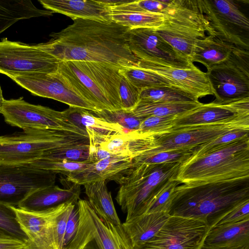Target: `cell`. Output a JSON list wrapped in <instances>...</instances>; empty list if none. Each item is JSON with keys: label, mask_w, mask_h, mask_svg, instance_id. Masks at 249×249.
Here are the masks:
<instances>
[{"label": "cell", "mask_w": 249, "mask_h": 249, "mask_svg": "<svg viewBox=\"0 0 249 249\" xmlns=\"http://www.w3.org/2000/svg\"><path fill=\"white\" fill-rule=\"evenodd\" d=\"M50 40L35 44L60 62L103 63L122 70L137 67L139 61L128 45L129 28L113 21L76 19Z\"/></svg>", "instance_id": "obj_1"}, {"label": "cell", "mask_w": 249, "mask_h": 249, "mask_svg": "<svg viewBox=\"0 0 249 249\" xmlns=\"http://www.w3.org/2000/svg\"><path fill=\"white\" fill-rule=\"evenodd\" d=\"M248 200L249 177L184 183L176 187L168 213L201 220L209 229L233 208Z\"/></svg>", "instance_id": "obj_2"}, {"label": "cell", "mask_w": 249, "mask_h": 249, "mask_svg": "<svg viewBox=\"0 0 249 249\" xmlns=\"http://www.w3.org/2000/svg\"><path fill=\"white\" fill-rule=\"evenodd\" d=\"M249 128V115L228 121L199 125L173 127L154 134L127 133L132 158L160 152L194 148L211 142L230 131Z\"/></svg>", "instance_id": "obj_3"}, {"label": "cell", "mask_w": 249, "mask_h": 249, "mask_svg": "<svg viewBox=\"0 0 249 249\" xmlns=\"http://www.w3.org/2000/svg\"><path fill=\"white\" fill-rule=\"evenodd\" d=\"M122 69L100 62L61 61L57 71L98 110L122 108L119 88Z\"/></svg>", "instance_id": "obj_4"}, {"label": "cell", "mask_w": 249, "mask_h": 249, "mask_svg": "<svg viewBox=\"0 0 249 249\" xmlns=\"http://www.w3.org/2000/svg\"><path fill=\"white\" fill-rule=\"evenodd\" d=\"M249 177V138L180 164L176 179L181 184L225 181Z\"/></svg>", "instance_id": "obj_5"}, {"label": "cell", "mask_w": 249, "mask_h": 249, "mask_svg": "<svg viewBox=\"0 0 249 249\" xmlns=\"http://www.w3.org/2000/svg\"><path fill=\"white\" fill-rule=\"evenodd\" d=\"M86 144H89L88 135L59 130H24L0 136V163L26 165L48 151Z\"/></svg>", "instance_id": "obj_6"}, {"label": "cell", "mask_w": 249, "mask_h": 249, "mask_svg": "<svg viewBox=\"0 0 249 249\" xmlns=\"http://www.w3.org/2000/svg\"><path fill=\"white\" fill-rule=\"evenodd\" d=\"M135 163L120 185L116 200L126 213L125 221L144 214L155 196L176 178L181 163Z\"/></svg>", "instance_id": "obj_7"}, {"label": "cell", "mask_w": 249, "mask_h": 249, "mask_svg": "<svg viewBox=\"0 0 249 249\" xmlns=\"http://www.w3.org/2000/svg\"><path fill=\"white\" fill-rule=\"evenodd\" d=\"M207 28L208 22L198 0H175L165 14L162 25L155 30L179 54L191 62L196 43L206 36Z\"/></svg>", "instance_id": "obj_8"}, {"label": "cell", "mask_w": 249, "mask_h": 249, "mask_svg": "<svg viewBox=\"0 0 249 249\" xmlns=\"http://www.w3.org/2000/svg\"><path fill=\"white\" fill-rule=\"evenodd\" d=\"M78 227L64 249H133L122 223L115 225L98 214L85 199L77 203Z\"/></svg>", "instance_id": "obj_9"}, {"label": "cell", "mask_w": 249, "mask_h": 249, "mask_svg": "<svg viewBox=\"0 0 249 249\" xmlns=\"http://www.w3.org/2000/svg\"><path fill=\"white\" fill-rule=\"evenodd\" d=\"M198 1L208 22L207 35L249 51V19L241 10L242 0Z\"/></svg>", "instance_id": "obj_10"}, {"label": "cell", "mask_w": 249, "mask_h": 249, "mask_svg": "<svg viewBox=\"0 0 249 249\" xmlns=\"http://www.w3.org/2000/svg\"><path fill=\"white\" fill-rule=\"evenodd\" d=\"M0 113L7 124L23 130L53 129L88 135L87 131L76 126L64 111H59L47 107L30 104L22 97L16 99H5Z\"/></svg>", "instance_id": "obj_11"}, {"label": "cell", "mask_w": 249, "mask_h": 249, "mask_svg": "<svg viewBox=\"0 0 249 249\" xmlns=\"http://www.w3.org/2000/svg\"><path fill=\"white\" fill-rule=\"evenodd\" d=\"M60 61L35 44L0 41V73L9 78L57 71Z\"/></svg>", "instance_id": "obj_12"}, {"label": "cell", "mask_w": 249, "mask_h": 249, "mask_svg": "<svg viewBox=\"0 0 249 249\" xmlns=\"http://www.w3.org/2000/svg\"><path fill=\"white\" fill-rule=\"evenodd\" d=\"M215 97L225 102L249 97V52L234 51L222 63L206 72Z\"/></svg>", "instance_id": "obj_13"}, {"label": "cell", "mask_w": 249, "mask_h": 249, "mask_svg": "<svg viewBox=\"0 0 249 249\" xmlns=\"http://www.w3.org/2000/svg\"><path fill=\"white\" fill-rule=\"evenodd\" d=\"M55 174L31 165H0V203L17 207L31 193L55 185Z\"/></svg>", "instance_id": "obj_14"}, {"label": "cell", "mask_w": 249, "mask_h": 249, "mask_svg": "<svg viewBox=\"0 0 249 249\" xmlns=\"http://www.w3.org/2000/svg\"><path fill=\"white\" fill-rule=\"evenodd\" d=\"M208 230L201 220L170 216L152 239L133 249H200Z\"/></svg>", "instance_id": "obj_15"}, {"label": "cell", "mask_w": 249, "mask_h": 249, "mask_svg": "<svg viewBox=\"0 0 249 249\" xmlns=\"http://www.w3.org/2000/svg\"><path fill=\"white\" fill-rule=\"evenodd\" d=\"M11 79L33 95L65 103L71 107L97 112L90 103L81 97L57 71L18 76Z\"/></svg>", "instance_id": "obj_16"}, {"label": "cell", "mask_w": 249, "mask_h": 249, "mask_svg": "<svg viewBox=\"0 0 249 249\" xmlns=\"http://www.w3.org/2000/svg\"><path fill=\"white\" fill-rule=\"evenodd\" d=\"M127 38L130 51L139 60L184 68L195 66L159 36L154 29H129Z\"/></svg>", "instance_id": "obj_17"}, {"label": "cell", "mask_w": 249, "mask_h": 249, "mask_svg": "<svg viewBox=\"0 0 249 249\" xmlns=\"http://www.w3.org/2000/svg\"><path fill=\"white\" fill-rule=\"evenodd\" d=\"M137 67L157 75L165 80L170 87L191 95L196 99L213 95L207 73L195 66L184 68L139 60Z\"/></svg>", "instance_id": "obj_18"}, {"label": "cell", "mask_w": 249, "mask_h": 249, "mask_svg": "<svg viewBox=\"0 0 249 249\" xmlns=\"http://www.w3.org/2000/svg\"><path fill=\"white\" fill-rule=\"evenodd\" d=\"M70 203L41 212H30L14 207L17 220L28 237L24 249H57L54 235L55 222Z\"/></svg>", "instance_id": "obj_19"}, {"label": "cell", "mask_w": 249, "mask_h": 249, "mask_svg": "<svg viewBox=\"0 0 249 249\" xmlns=\"http://www.w3.org/2000/svg\"><path fill=\"white\" fill-rule=\"evenodd\" d=\"M245 115H249V97L221 103L214 101L178 115L173 127L221 122Z\"/></svg>", "instance_id": "obj_20"}, {"label": "cell", "mask_w": 249, "mask_h": 249, "mask_svg": "<svg viewBox=\"0 0 249 249\" xmlns=\"http://www.w3.org/2000/svg\"><path fill=\"white\" fill-rule=\"evenodd\" d=\"M135 164L130 156H113L94 163L66 176L68 181L80 185L101 180H113L121 185Z\"/></svg>", "instance_id": "obj_21"}, {"label": "cell", "mask_w": 249, "mask_h": 249, "mask_svg": "<svg viewBox=\"0 0 249 249\" xmlns=\"http://www.w3.org/2000/svg\"><path fill=\"white\" fill-rule=\"evenodd\" d=\"M47 10L67 16L72 20L90 19L110 22L111 0H38Z\"/></svg>", "instance_id": "obj_22"}, {"label": "cell", "mask_w": 249, "mask_h": 249, "mask_svg": "<svg viewBox=\"0 0 249 249\" xmlns=\"http://www.w3.org/2000/svg\"><path fill=\"white\" fill-rule=\"evenodd\" d=\"M80 191V185L74 183L66 188L55 185L46 187L29 194L17 207L30 212H41L64 203L77 204Z\"/></svg>", "instance_id": "obj_23"}, {"label": "cell", "mask_w": 249, "mask_h": 249, "mask_svg": "<svg viewBox=\"0 0 249 249\" xmlns=\"http://www.w3.org/2000/svg\"><path fill=\"white\" fill-rule=\"evenodd\" d=\"M170 216L164 212L146 213L122 223L133 249L152 239Z\"/></svg>", "instance_id": "obj_24"}, {"label": "cell", "mask_w": 249, "mask_h": 249, "mask_svg": "<svg viewBox=\"0 0 249 249\" xmlns=\"http://www.w3.org/2000/svg\"><path fill=\"white\" fill-rule=\"evenodd\" d=\"M238 49L212 35H206L196 43L191 61L204 65L207 71L226 61Z\"/></svg>", "instance_id": "obj_25"}, {"label": "cell", "mask_w": 249, "mask_h": 249, "mask_svg": "<svg viewBox=\"0 0 249 249\" xmlns=\"http://www.w3.org/2000/svg\"><path fill=\"white\" fill-rule=\"evenodd\" d=\"M203 244L211 247L249 246V219L210 228Z\"/></svg>", "instance_id": "obj_26"}, {"label": "cell", "mask_w": 249, "mask_h": 249, "mask_svg": "<svg viewBox=\"0 0 249 249\" xmlns=\"http://www.w3.org/2000/svg\"><path fill=\"white\" fill-rule=\"evenodd\" d=\"M53 14L37 8L31 0H0V34L19 20L49 17Z\"/></svg>", "instance_id": "obj_27"}, {"label": "cell", "mask_w": 249, "mask_h": 249, "mask_svg": "<svg viewBox=\"0 0 249 249\" xmlns=\"http://www.w3.org/2000/svg\"><path fill=\"white\" fill-rule=\"evenodd\" d=\"M107 181L101 180L84 185L89 202L96 213L115 225L121 224L116 211Z\"/></svg>", "instance_id": "obj_28"}, {"label": "cell", "mask_w": 249, "mask_h": 249, "mask_svg": "<svg viewBox=\"0 0 249 249\" xmlns=\"http://www.w3.org/2000/svg\"><path fill=\"white\" fill-rule=\"evenodd\" d=\"M64 112L76 126L85 130L89 128L107 136L128 132L119 124L107 122L84 108L69 107Z\"/></svg>", "instance_id": "obj_29"}, {"label": "cell", "mask_w": 249, "mask_h": 249, "mask_svg": "<svg viewBox=\"0 0 249 249\" xmlns=\"http://www.w3.org/2000/svg\"><path fill=\"white\" fill-rule=\"evenodd\" d=\"M199 101L186 103H158L139 101L132 113L138 117L178 115L201 106Z\"/></svg>", "instance_id": "obj_30"}, {"label": "cell", "mask_w": 249, "mask_h": 249, "mask_svg": "<svg viewBox=\"0 0 249 249\" xmlns=\"http://www.w3.org/2000/svg\"><path fill=\"white\" fill-rule=\"evenodd\" d=\"M175 0H111L112 13H145L164 15Z\"/></svg>", "instance_id": "obj_31"}, {"label": "cell", "mask_w": 249, "mask_h": 249, "mask_svg": "<svg viewBox=\"0 0 249 249\" xmlns=\"http://www.w3.org/2000/svg\"><path fill=\"white\" fill-rule=\"evenodd\" d=\"M148 102L186 103L199 101L194 96L170 86L142 89L140 100Z\"/></svg>", "instance_id": "obj_32"}, {"label": "cell", "mask_w": 249, "mask_h": 249, "mask_svg": "<svg viewBox=\"0 0 249 249\" xmlns=\"http://www.w3.org/2000/svg\"><path fill=\"white\" fill-rule=\"evenodd\" d=\"M111 20L129 29H156L164 20V15L145 13H112Z\"/></svg>", "instance_id": "obj_33"}, {"label": "cell", "mask_w": 249, "mask_h": 249, "mask_svg": "<svg viewBox=\"0 0 249 249\" xmlns=\"http://www.w3.org/2000/svg\"><path fill=\"white\" fill-rule=\"evenodd\" d=\"M121 74L138 88L142 89L161 86H170L163 79L146 70L138 67L124 69Z\"/></svg>", "instance_id": "obj_34"}, {"label": "cell", "mask_w": 249, "mask_h": 249, "mask_svg": "<svg viewBox=\"0 0 249 249\" xmlns=\"http://www.w3.org/2000/svg\"><path fill=\"white\" fill-rule=\"evenodd\" d=\"M197 147L165 151L152 154L136 157L133 158V159L135 163L161 164L179 162L182 163L191 157Z\"/></svg>", "instance_id": "obj_35"}, {"label": "cell", "mask_w": 249, "mask_h": 249, "mask_svg": "<svg viewBox=\"0 0 249 249\" xmlns=\"http://www.w3.org/2000/svg\"><path fill=\"white\" fill-rule=\"evenodd\" d=\"M92 113L107 122L119 124L128 132L138 130L141 123L145 118L136 116L131 111L122 108L103 109Z\"/></svg>", "instance_id": "obj_36"}, {"label": "cell", "mask_w": 249, "mask_h": 249, "mask_svg": "<svg viewBox=\"0 0 249 249\" xmlns=\"http://www.w3.org/2000/svg\"><path fill=\"white\" fill-rule=\"evenodd\" d=\"M0 231L25 244L28 237L17 219L14 206L0 203Z\"/></svg>", "instance_id": "obj_37"}, {"label": "cell", "mask_w": 249, "mask_h": 249, "mask_svg": "<svg viewBox=\"0 0 249 249\" xmlns=\"http://www.w3.org/2000/svg\"><path fill=\"white\" fill-rule=\"evenodd\" d=\"M249 128L236 129L227 132L216 139L198 146L192 158L207 155L237 140L249 138Z\"/></svg>", "instance_id": "obj_38"}, {"label": "cell", "mask_w": 249, "mask_h": 249, "mask_svg": "<svg viewBox=\"0 0 249 249\" xmlns=\"http://www.w3.org/2000/svg\"><path fill=\"white\" fill-rule=\"evenodd\" d=\"M89 163H90L77 162L66 160L39 159L28 165L48 171L55 174L59 173L67 176L71 173L85 169Z\"/></svg>", "instance_id": "obj_39"}, {"label": "cell", "mask_w": 249, "mask_h": 249, "mask_svg": "<svg viewBox=\"0 0 249 249\" xmlns=\"http://www.w3.org/2000/svg\"><path fill=\"white\" fill-rule=\"evenodd\" d=\"M89 144H86L56 149L45 153L40 159L89 163Z\"/></svg>", "instance_id": "obj_40"}, {"label": "cell", "mask_w": 249, "mask_h": 249, "mask_svg": "<svg viewBox=\"0 0 249 249\" xmlns=\"http://www.w3.org/2000/svg\"><path fill=\"white\" fill-rule=\"evenodd\" d=\"M93 130L103 149L112 155L131 157L128 149L127 132L107 136L100 134L95 130Z\"/></svg>", "instance_id": "obj_41"}, {"label": "cell", "mask_w": 249, "mask_h": 249, "mask_svg": "<svg viewBox=\"0 0 249 249\" xmlns=\"http://www.w3.org/2000/svg\"><path fill=\"white\" fill-rule=\"evenodd\" d=\"M181 184L176 178L171 180L155 196L145 213L156 212L168 213L176 187Z\"/></svg>", "instance_id": "obj_42"}, {"label": "cell", "mask_w": 249, "mask_h": 249, "mask_svg": "<svg viewBox=\"0 0 249 249\" xmlns=\"http://www.w3.org/2000/svg\"><path fill=\"white\" fill-rule=\"evenodd\" d=\"M177 116H151L145 117L141 123L139 129L134 132L137 134H143L164 131L173 127V120Z\"/></svg>", "instance_id": "obj_43"}, {"label": "cell", "mask_w": 249, "mask_h": 249, "mask_svg": "<svg viewBox=\"0 0 249 249\" xmlns=\"http://www.w3.org/2000/svg\"><path fill=\"white\" fill-rule=\"evenodd\" d=\"M141 90L122 74L119 88L122 108L127 111H132L139 102Z\"/></svg>", "instance_id": "obj_44"}, {"label": "cell", "mask_w": 249, "mask_h": 249, "mask_svg": "<svg viewBox=\"0 0 249 249\" xmlns=\"http://www.w3.org/2000/svg\"><path fill=\"white\" fill-rule=\"evenodd\" d=\"M249 219V200L236 206L222 216L213 226L233 224Z\"/></svg>", "instance_id": "obj_45"}, {"label": "cell", "mask_w": 249, "mask_h": 249, "mask_svg": "<svg viewBox=\"0 0 249 249\" xmlns=\"http://www.w3.org/2000/svg\"><path fill=\"white\" fill-rule=\"evenodd\" d=\"M77 204L70 203L56 218L54 226V235L57 249H64V240L67 221L72 209Z\"/></svg>", "instance_id": "obj_46"}, {"label": "cell", "mask_w": 249, "mask_h": 249, "mask_svg": "<svg viewBox=\"0 0 249 249\" xmlns=\"http://www.w3.org/2000/svg\"><path fill=\"white\" fill-rule=\"evenodd\" d=\"M78 223L79 213L76 205L72 209L67 221L64 240V248L69 244L75 236L78 229Z\"/></svg>", "instance_id": "obj_47"}, {"label": "cell", "mask_w": 249, "mask_h": 249, "mask_svg": "<svg viewBox=\"0 0 249 249\" xmlns=\"http://www.w3.org/2000/svg\"><path fill=\"white\" fill-rule=\"evenodd\" d=\"M25 243L0 231V249H24Z\"/></svg>", "instance_id": "obj_48"}, {"label": "cell", "mask_w": 249, "mask_h": 249, "mask_svg": "<svg viewBox=\"0 0 249 249\" xmlns=\"http://www.w3.org/2000/svg\"><path fill=\"white\" fill-rule=\"evenodd\" d=\"M200 249H249V246L240 247H211L203 244Z\"/></svg>", "instance_id": "obj_49"}, {"label": "cell", "mask_w": 249, "mask_h": 249, "mask_svg": "<svg viewBox=\"0 0 249 249\" xmlns=\"http://www.w3.org/2000/svg\"><path fill=\"white\" fill-rule=\"evenodd\" d=\"M4 100L5 99H4V98L3 97V95H2V91L1 89V88L0 85V111L1 109L2 105L3 104Z\"/></svg>", "instance_id": "obj_50"}, {"label": "cell", "mask_w": 249, "mask_h": 249, "mask_svg": "<svg viewBox=\"0 0 249 249\" xmlns=\"http://www.w3.org/2000/svg\"><path fill=\"white\" fill-rule=\"evenodd\" d=\"M0 164H1L0 163Z\"/></svg>", "instance_id": "obj_51"}]
</instances>
